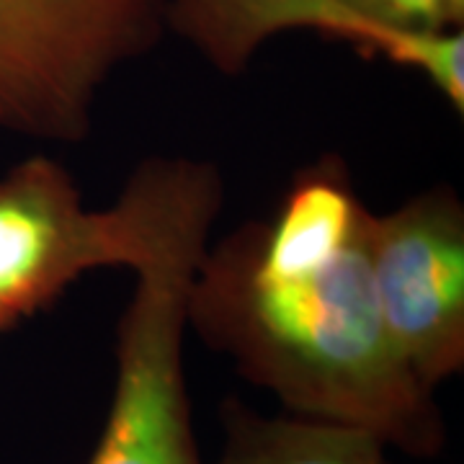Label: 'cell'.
I'll use <instances>...</instances> for the list:
<instances>
[{
  "label": "cell",
  "instance_id": "6da1fadb",
  "mask_svg": "<svg viewBox=\"0 0 464 464\" xmlns=\"http://www.w3.org/2000/svg\"><path fill=\"white\" fill-rule=\"evenodd\" d=\"M369 217L338 155L302 168L274 215L243 222L201 256L188 328L289 415L433 457L444 418L384 328Z\"/></svg>",
  "mask_w": 464,
  "mask_h": 464
},
{
  "label": "cell",
  "instance_id": "7a4b0ae2",
  "mask_svg": "<svg viewBox=\"0 0 464 464\" xmlns=\"http://www.w3.org/2000/svg\"><path fill=\"white\" fill-rule=\"evenodd\" d=\"M222 176L186 155L145 158L116 204L132 230L134 292L116 331V377L85 464H204L186 384L188 295L222 209Z\"/></svg>",
  "mask_w": 464,
  "mask_h": 464
},
{
  "label": "cell",
  "instance_id": "3957f363",
  "mask_svg": "<svg viewBox=\"0 0 464 464\" xmlns=\"http://www.w3.org/2000/svg\"><path fill=\"white\" fill-rule=\"evenodd\" d=\"M166 32V0H0V130L81 142L116 70Z\"/></svg>",
  "mask_w": 464,
  "mask_h": 464
},
{
  "label": "cell",
  "instance_id": "277c9868",
  "mask_svg": "<svg viewBox=\"0 0 464 464\" xmlns=\"http://www.w3.org/2000/svg\"><path fill=\"white\" fill-rule=\"evenodd\" d=\"M464 0H166V29L222 75L268 39L310 29L411 67L464 114Z\"/></svg>",
  "mask_w": 464,
  "mask_h": 464
},
{
  "label": "cell",
  "instance_id": "5b68a950",
  "mask_svg": "<svg viewBox=\"0 0 464 464\" xmlns=\"http://www.w3.org/2000/svg\"><path fill=\"white\" fill-rule=\"evenodd\" d=\"M369 268L392 343L436 392L464 366V207L436 186L369 217Z\"/></svg>",
  "mask_w": 464,
  "mask_h": 464
},
{
  "label": "cell",
  "instance_id": "8992f818",
  "mask_svg": "<svg viewBox=\"0 0 464 464\" xmlns=\"http://www.w3.org/2000/svg\"><path fill=\"white\" fill-rule=\"evenodd\" d=\"M119 204L85 207L70 170L29 158L0 179V333L36 315L88 271L130 264Z\"/></svg>",
  "mask_w": 464,
  "mask_h": 464
},
{
  "label": "cell",
  "instance_id": "52a82bcc",
  "mask_svg": "<svg viewBox=\"0 0 464 464\" xmlns=\"http://www.w3.org/2000/svg\"><path fill=\"white\" fill-rule=\"evenodd\" d=\"M222 447L215 464H392L390 447L372 433L338 423L261 415L246 402H222Z\"/></svg>",
  "mask_w": 464,
  "mask_h": 464
}]
</instances>
